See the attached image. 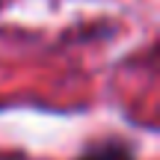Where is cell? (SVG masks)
Instances as JSON below:
<instances>
[{
    "instance_id": "obj_1",
    "label": "cell",
    "mask_w": 160,
    "mask_h": 160,
    "mask_svg": "<svg viewBox=\"0 0 160 160\" xmlns=\"http://www.w3.org/2000/svg\"><path fill=\"white\" fill-rule=\"evenodd\" d=\"M77 160H133V157L122 145H104V148H95V151H89V154H83Z\"/></svg>"
}]
</instances>
